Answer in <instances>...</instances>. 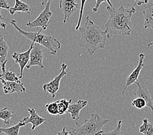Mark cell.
<instances>
[{"label": "cell", "mask_w": 153, "mask_h": 135, "mask_svg": "<svg viewBox=\"0 0 153 135\" xmlns=\"http://www.w3.org/2000/svg\"><path fill=\"white\" fill-rule=\"evenodd\" d=\"M14 113V111L10 110L8 107L0 109V119L2 120L7 125L10 124V120L13 118Z\"/></svg>", "instance_id": "7402d4cb"}, {"label": "cell", "mask_w": 153, "mask_h": 135, "mask_svg": "<svg viewBox=\"0 0 153 135\" xmlns=\"http://www.w3.org/2000/svg\"><path fill=\"white\" fill-rule=\"evenodd\" d=\"M9 46L2 35H0V65L7 64Z\"/></svg>", "instance_id": "ac0fdd59"}, {"label": "cell", "mask_w": 153, "mask_h": 135, "mask_svg": "<svg viewBox=\"0 0 153 135\" xmlns=\"http://www.w3.org/2000/svg\"><path fill=\"white\" fill-rule=\"evenodd\" d=\"M3 90L5 94L22 93L26 91L24 83L20 81H1Z\"/></svg>", "instance_id": "4fadbf2b"}, {"label": "cell", "mask_w": 153, "mask_h": 135, "mask_svg": "<svg viewBox=\"0 0 153 135\" xmlns=\"http://www.w3.org/2000/svg\"><path fill=\"white\" fill-rule=\"evenodd\" d=\"M25 126L23 123L19 122L16 125L7 128L0 127V134L5 133V135H19L21 127Z\"/></svg>", "instance_id": "d6986e66"}, {"label": "cell", "mask_w": 153, "mask_h": 135, "mask_svg": "<svg viewBox=\"0 0 153 135\" xmlns=\"http://www.w3.org/2000/svg\"><path fill=\"white\" fill-rule=\"evenodd\" d=\"M104 2L108 3V4L109 6L113 7L112 3H111L110 0H96V4H95V6H94V7L93 9V13H97L98 10V9H99V7H100V5H101L102 3H104Z\"/></svg>", "instance_id": "4316f807"}, {"label": "cell", "mask_w": 153, "mask_h": 135, "mask_svg": "<svg viewBox=\"0 0 153 135\" xmlns=\"http://www.w3.org/2000/svg\"><path fill=\"white\" fill-rule=\"evenodd\" d=\"M10 8V5L7 1V0H0V9H3L9 10Z\"/></svg>", "instance_id": "83f0119b"}, {"label": "cell", "mask_w": 153, "mask_h": 135, "mask_svg": "<svg viewBox=\"0 0 153 135\" xmlns=\"http://www.w3.org/2000/svg\"><path fill=\"white\" fill-rule=\"evenodd\" d=\"M34 42H31V44L30 46V47L29 48L26 52L24 53H18L14 52L12 58L14 60V63L18 64L20 66V78L22 79L23 77V73L24 68L27 66L29 62H30V53L31 52V49L33 47Z\"/></svg>", "instance_id": "ba28073f"}, {"label": "cell", "mask_w": 153, "mask_h": 135, "mask_svg": "<svg viewBox=\"0 0 153 135\" xmlns=\"http://www.w3.org/2000/svg\"><path fill=\"white\" fill-rule=\"evenodd\" d=\"M78 31L81 34V37L78 45L90 56L98 49L105 48L108 39L107 32L101 30L94 24L89 16H86L85 23L83 26H80Z\"/></svg>", "instance_id": "7a4b0ae2"}, {"label": "cell", "mask_w": 153, "mask_h": 135, "mask_svg": "<svg viewBox=\"0 0 153 135\" xmlns=\"http://www.w3.org/2000/svg\"><path fill=\"white\" fill-rule=\"evenodd\" d=\"M9 12L10 15H14V13L19 12V13H25L28 15L31 14V8L30 5L27 3H25L21 0H15V3L13 7H10L9 9Z\"/></svg>", "instance_id": "2e32d148"}, {"label": "cell", "mask_w": 153, "mask_h": 135, "mask_svg": "<svg viewBox=\"0 0 153 135\" xmlns=\"http://www.w3.org/2000/svg\"><path fill=\"white\" fill-rule=\"evenodd\" d=\"M145 54L140 53L139 55V60H138V64L135 70L131 73L130 75L126 78L125 86L124 87L123 90L122 91V94H124L127 88L132 84L136 83L137 81L138 77L140 74V72L142 69L144 67V59H145Z\"/></svg>", "instance_id": "30bf717a"}, {"label": "cell", "mask_w": 153, "mask_h": 135, "mask_svg": "<svg viewBox=\"0 0 153 135\" xmlns=\"http://www.w3.org/2000/svg\"><path fill=\"white\" fill-rule=\"evenodd\" d=\"M151 46H153V41L152 42H150L148 44V46H147V47H148V49L149 48H150V47H151Z\"/></svg>", "instance_id": "d6a6232c"}, {"label": "cell", "mask_w": 153, "mask_h": 135, "mask_svg": "<svg viewBox=\"0 0 153 135\" xmlns=\"http://www.w3.org/2000/svg\"><path fill=\"white\" fill-rule=\"evenodd\" d=\"M56 102L57 105L58 111H59V116H61L67 113L69 105L72 103V100L62 99L60 100H57Z\"/></svg>", "instance_id": "ffe728a7"}, {"label": "cell", "mask_w": 153, "mask_h": 135, "mask_svg": "<svg viewBox=\"0 0 153 135\" xmlns=\"http://www.w3.org/2000/svg\"><path fill=\"white\" fill-rule=\"evenodd\" d=\"M44 58H45V51L42 48V46L38 44H34L30 53V62L26 68L30 69L31 67L36 66L43 69L45 68L43 65Z\"/></svg>", "instance_id": "52a82bcc"}, {"label": "cell", "mask_w": 153, "mask_h": 135, "mask_svg": "<svg viewBox=\"0 0 153 135\" xmlns=\"http://www.w3.org/2000/svg\"><path fill=\"white\" fill-rule=\"evenodd\" d=\"M57 135H72V134L70 131H67L66 129V127H64L61 131L57 133Z\"/></svg>", "instance_id": "f1b7e54d"}, {"label": "cell", "mask_w": 153, "mask_h": 135, "mask_svg": "<svg viewBox=\"0 0 153 135\" xmlns=\"http://www.w3.org/2000/svg\"><path fill=\"white\" fill-rule=\"evenodd\" d=\"M140 133L144 135H153V124L148 119H144L140 127Z\"/></svg>", "instance_id": "44dd1931"}, {"label": "cell", "mask_w": 153, "mask_h": 135, "mask_svg": "<svg viewBox=\"0 0 153 135\" xmlns=\"http://www.w3.org/2000/svg\"><path fill=\"white\" fill-rule=\"evenodd\" d=\"M132 105L137 109H142L146 107L147 104H146V101H145L143 99L137 97V98H135V99L132 101Z\"/></svg>", "instance_id": "484cf974"}, {"label": "cell", "mask_w": 153, "mask_h": 135, "mask_svg": "<svg viewBox=\"0 0 153 135\" xmlns=\"http://www.w3.org/2000/svg\"><path fill=\"white\" fill-rule=\"evenodd\" d=\"M51 2L46 4L45 9L40 13L38 17L33 21H28L26 26L30 28H41L42 30H46L50 24V18L52 16V12L50 10Z\"/></svg>", "instance_id": "5b68a950"}, {"label": "cell", "mask_w": 153, "mask_h": 135, "mask_svg": "<svg viewBox=\"0 0 153 135\" xmlns=\"http://www.w3.org/2000/svg\"><path fill=\"white\" fill-rule=\"evenodd\" d=\"M88 104V101L86 100H79L77 103L74 104H71L69 105L67 113L68 112L71 114L72 119L76 122V125H78L79 120V112L82 109L84 108Z\"/></svg>", "instance_id": "5bb4252c"}, {"label": "cell", "mask_w": 153, "mask_h": 135, "mask_svg": "<svg viewBox=\"0 0 153 135\" xmlns=\"http://www.w3.org/2000/svg\"><path fill=\"white\" fill-rule=\"evenodd\" d=\"M45 110L48 112L50 115L52 116H59V111H58V107L56 102H52L48 103L45 105Z\"/></svg>", "instance_id": "cb8c5ba5"}, {"label": "cell", "mask_w": 153, "mask_h": 135, "mask_svg": "<svg viewBox=\"0 0 153 135\" xmlns=\"http://www.w3.org/2000/svg\"><path fill=\"white\" fill-rule=\"evenodd\" d=\"M135 84L137 85V89L134 94V98L135 99V98L140 97L146 101V107L150 108L153 112V99L148 89L146 86H142L138 81Z\"/></svg>", "instance_id": "7c38bea8"}, {"label": "cell", "mask_w": 153, "mask_h": 135, "mask_svg": "<svg viewBox=\"0 0 153 135\" xmlns=\"http://www.w3.org/2000/svg\"><path fill=\"white\" fill-rule=\"evenodd\" d=\"M6 64L1 65L2 73L0 74V81H20V78L15 73L6 70Z\"/></svg>", "instance_id": "e0dca14e"}, {"label": "cell", "mask_w": 153, "mask_h": 135, "mask_svg": "<svg viewBox=\"0 0 153 135\" xmlns=\"http://www.w3.org/2000/svg\"><path fill=\"white\" fill-rule=\"evenodd\" d=\"M135 1V4L138 6H141L142 5L147 4L149 1V0H134Z\"/></svg>", "instance_id": "f546056e"}, {"label": "cell", "mask_w": 153, "mask_h": 135, "mask_svg": "<svg viewBox=\"0 0 153 135\" xmlns=\"http://www.w3.org/2000/svg\"><path fill=\"white\" fill-rule=\"evenodd\" d=\"M76 0H60L59 8L63 14V23L65 24L78 9Z\"/></svg>", "instance_id": "9c48e42d"}, {"label": "cell", "mask_w": 153, "mask_h": 135, "mask_svg": "<svg viewBox=\"0 0 153 135\" xmlns=\"http://www.w3.org/2000/svg\"><path fill=\"white\" fill-rule=\"evenodd\" d=\"M134 4L130 9H126L123 5L117 9L114 7L108 6L106 10L110 14L107 22L105 24V31L108 33V38H111L116 35L130 36L132 30V22L131 18L136 12Z\"/></svg>", "instance_id": "6da1fadb"}, {"label": "cell", "mask_w": 153, "mask_h": 135, "mask_svg": "<svg viewBox=\"0 0 153 135\" xmlns=\"http://www.w3.org/2000/svg\"><path fill=\"white\" fill-rule=\"evenodd\" d=\"M10 25H13L20 34L25 36L27 39L30 40L31 42L38 44L48 49L52 55H56L57 51L61 48V45L59 41L52 36L42 33V30H39L37 32L25 31L18 26L16 21L14 20L10 21Z\"/></svg>", "instance_id": "3957f363"}, {"label": "cell", "mask_w": 153, "mask_h": 135, "mask_svg": "<svg viewBox=\"0 0 153 135\" xmlns=\"http://www.w3.org/2000/svg\"><path fill=\"white\" fill-rule=\"evenodd\" d=\"M122 123V120H119L118 122L117 125V127L113 131L108 133H105L103 131H101L99 133H98L97 135H123V133L121 130Z\"/></svg>", "instance_id": "603a6c76"}, {"label": "cell", "mask_w": 153, "mask_h": 135, "mask_svg": "<svg viewBox=\"0 0 153 135\" xmlns=\"http://www.w3.org/2000/svg\"><path fill=\"white\" fill-rule=\"evenodd\" d=\"M27 111L30 114V117H25L20 122L23 123L25 125L27 123H31L32 125L31 131H34L36 127L41 125L42 124L46 122V119L40 116L34 108H28Z\"/></svg>", "instance_id": "8fae6325"}, {"label": "cell", "mask_w": 153, "mask_h": 135, "mask_svg": "<svg viewBox=\"0 0 153 135\" xmlns=\"http://www.w3.org/2000/svg\"><path fill=\"white\" fill-rule=\"evenodd\" d=\"M67 67L68 65L67 64L63 63L61 64L59 74L56 75L50 82L46 83L42 86L44 92L46 94H50L52 98L56 97L57 91L59 89L61 80L67 74Z\"/></svg>", "instance_id": "8992f818"}, {"label": "cell", "mask_w": 153, "mask_h": 135, "mask_svg": "<svg viewBox=\"0 0 153 135\" xmlns=\"http://www.w3.org/2000/svg\"><path fill=\"white\" fill-rule=\"evenodd\" d=\"M87 0H80V10H79V19L78 21V24L76 25L75 27L76 31H78L79 28L81 26V22L83 17V9H84V7L85 5V3Z\"/></svg>", "instance_id": "d4e9b609"}, {"label": "cell", "mask_w": 153, "mask_h": 135, "mask_svg": "<svg viewBox=\"0 0 153 135\" xmlns=\"http://www.w3.org/2000/svg\"><path fill=\"white\" fill-rule=\"evenodd\" d=\"M5 20V18H3L2 17L1 10H0V28H2V29H4V30H5L7 27V24L3 21V20Z\"/></svg>", "instance_id": "4dcf8cb0"}, {"label": "cell", "mask_w": 153, "mask_h": 135, "mask_svg": "<svg viewBox=\"0 0 153 135\" xmlns=\"http://www.w3.org/2000/svg\"><path fill=\"white\" fill-rule=\"evenodd\" d=\"M143 14L144 28H151L153 30V3L144 7Z\"/></svg>", "instance_id": "9a60e30c"}, {"label": "cell", "mask_w": 153, "mask_h": 135, "mask_svg": "<svg viewBox=\"0 0 153 135\" xmlns=\"http://www.w3.org/2000/svg\"><path fill=\"white\" fill-rule=\"evenodd\" d=\"M53 0H41V4L42 5H46V4L48 2L52 3Z\"/></svg>", "instance_id": "1f68e13d"}, {"label": "cell", "mask_w": 153, "mask_h": 135, "mask_svg": "<svg viewBox=\"0 0 153 135\" xmlns=\"http://www.w3.org/2000/svg\"><path fill=\"white\" fill-rule=\"evenodd\" d=\"M110 120L103 119L97 113L91 114L90 119H85L84 123L78 128H71L72 135H97Z\"/></svg>", "instance_id": "277c9868"}]
</instances>
